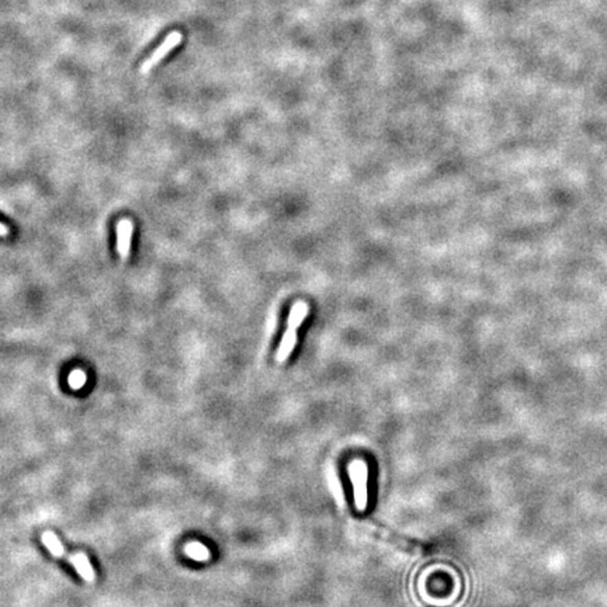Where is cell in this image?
<instances>
[{
  "label": "cell",
  "instance_id": "obj_1",
  "mask_svg": "<svg viewBox=\"0 0 607 607\" xmlns=\"http://www.w3.org/2000/svg\"><path fill=\"white\" fill-rule=\"evenodd\" d=\"M360 526L363 527L364 531L370 533L375 538H381L382 541L388 542V544H393V546H395V547H398L401 550H405L408 553L418 554V555H429V554L433 553V549L428 544V542L417 541V540H413V538L398 536V534H395V533H393V531H390V530H387L384 527H378V526H375L373 523H368V522H363Z\"/></svg>",
  "mask_w": 607,
  "mask_h": 607
},
{
  "label": "cell",
  "instance_id": "obj_2",
  "mask_svg": "<svg viewBox=\"0 0 607 607\" xmlns=\"http://www.w3.org/2000/svg\"><path fill=\"white\" fill-rule=\"evenodd\" d=\"M41 540H43V544L51 551L52 555L69 561V564H72V565L75 566V569L78 571V573L80 575V577H82L86 582L91 584V582L94 581V569H93V566H91L89 558H87L85 554H82V553H80V554H75V555L68 554V553L65 551V549H63V546H62V542L59 541V538H58L52 531H45V533L43 534Z\"/></svg>",
  "mask_w": 607,
  "mask_h": 607
},
{
  "label": "cell",
  "instance_id": "obj_3",
  "mask_svg": "<svg viewBox=\"0 0 607 607\" xmlns=\"http://www.w3.org/2000/svg\"><path fill=\"white\" fill-rule=\"evenodd\" d=\"M183 41V34L181 31L179 30H173L170 33L164 38V41L159 44L148 56L146 59L141 63L140 67V72L142 75H148L157 63H161L177 45H180V43Z\"/></svg>",
  "mask_w": 607,
  "mask_h": 607
},
{
  "label": "cell",
  "instance_id": "obj_4",
  "mask_svg": "<svg viewBox=\"0 0 607 607\" xmlns=\"http://www.w3.org/2000/svg\"><path fill=\"white\" fill-rule=\"evenodd\" d=\"M367 476L368 468L363 461L357 460L350 467V478L355 488V502L360 512H363L367 506Z\"/></svg>",
  "mask_w": 607,
  "mask_h": 607
},
{
  "label": "cell",
  "instance_id": "obj_5",
  "mask_svg": "<svg viewBox=\"0 0 607 607\" xmlns=\"http://www.w3.org/2000/svg\"><path fill=\"white\" fill-rule=\"evenodd\" d=\"M134 225L130 219H121L117 225V250L122 262L130 256Z\"/></svg>",
  "mask_w": 607,
  "mask_h": 607
},
{
  "label": "cell",
  "instance_id": "obj_6",
  "mask_svg": "<svg viewBox=\"0 0 607 607\" xmlns=\"http://www.w3.org/2000/svg\"><path fill=\"white\" fill-rule=\"evenodd\" d=\"M297 340H298L297 331L287 328V331L284 332V335L281 338L278 349L276 351V362L277 363L281 364V363L287 362V359H289L291 356V353H293V350H294V347L297 344Z\"/></svg>",
  "mask_w": 607,
  "mask_h": 607
},
{
  "label": "cell",
  "instance_id": "obj_7",
  "mask_svg": "<svg viewBox=\"0 0 607 607\" xmlns=\"http://www.w3.org/2000/svg\"><path fill=\"white\" fill-rule=\"evenodd\" d=\"M309 313V307L305 301H297L290 309V315L287 318V328L297 331Z\"/></svg>",
  "mask_w": 607,
  "mask_h": 607
},
{
  "label": "cell",
  "instance_id": "obj_8",
  "mask_svg": "<svg viewBox=\"0 0 607 607\" xmlns=\"http://www.w3.org/2000/svg\"><path fill=\"white\" fill-rule=\"evenodd\" d=\"M9 234V230L3 225V223H0V236H6Z\"/></svg>",
  "mask_w": 607,
  "mask_h": 607
}]
</instances>
